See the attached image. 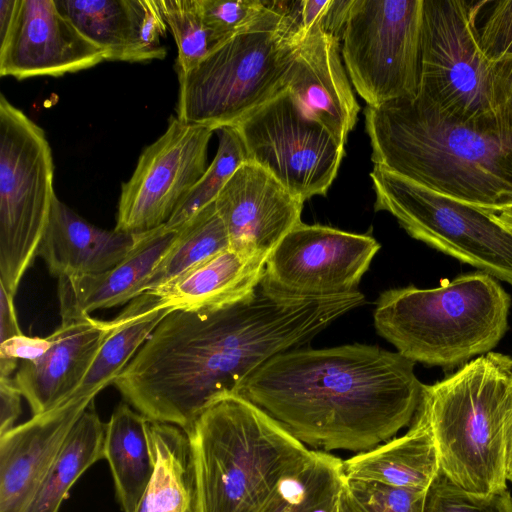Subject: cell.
Here are the masks:
<instances>
[{
    "label": "cell",
    "instance_id": "6da1fadb",
    "mask_svg": "<svg viewBox=\"0 0 512 512\" xmlns=\"http://www.w3.org/2000/svg\"><path fill=\"white\" fill-rule=\"evenodd\" d=\"M414 366L376 345L299 347L264 362L233 393L313 450L360 453L412 422L423 388Z\"/></svg>",
    "mask_w": 512,
    "mask_h": 512
},
{
    "label": "cell",
    "instance_id": "7a4b0ae2",
    "mask_svg": "<svg viewBox=\"0 0 512 512\" xmlns=\"http://www.w3.org/2000/svg\"><path fill=\"white\" fill-rule=\"evenodd\" d=\"M274 351L267 320L249 303L174 310L113 385L147 419L186 432L215 398L233 393Z\"/></svg>",
    "mask_w": 512,
    "mask_h": 512
},
{
    "label": "cell",
    "instance_id": "3957f363",
    "mask_svg": "<svg viewBox=\"0 0 512 512\" xmlns=\"http://www.w3.org/2000/svg\"><path fill=\"white\" fill-rule=\"evenodd\" d=\"M371 159L486 215L512 201V130L449 117L416 97L365 109Z\"/></svg>",
    "mask_w": 512,
    "mask_h": 512
},
{
    "label": "cell",
    "instance_id": "277c9868",
    "mask_svg": "<svg viewBox=\"0 0 512 512\" xmlns=\"http://www.w3.org/2000/svg\"><path fill=\"white\" fill-rule=\"evenodd\" d=\"M195 512H260L312 449L235 393L215 398L189 430Z\"/></svg>",
    "mask_w": 512,
    "mask_h": 512
},
{
    "label": "cell",
    "instance_id": "5b68a950",
    "mask_svg": "<svg viewBox=\"0 0 512 512\" xmlns=\"http://www.w3.org/2000/svg\"><path fill=\"white\" fill-rule=\"evenodd\" d=\"M510 305L496 278L479 270L437 288L386 290L373 319L377 333L407 359L453 368L491 352L508 328Z\"/></svg>",
    "mask_w": 512,
    "mask_h": 512
},
{
    "label": "cell",
    "instance_id": "8992f818",
    "mask_svg": "<svg viewBox=\"0 0 512 512\" xmlns=\"http://www.w3.org/2000/svg\"><path fill=\"white\" fill-rule=\"evenodd\" d=\"M505 355L488 352L444 379L424 385L417 413L433 435L440 472L459 488L507 490L502 400Z\"/></svg>",
    "mask_w": 512,
    "mask_h": 512
},
{
    "label": "cell",
    "instance_id": "52a82bcc",
    "mask_svg": "<svg viewBox=\"0 0 512 512\" xmlns=\"http://www.w3.org/2000/svg\"><path fill=\"white\" fill-rule=\"evenodd\" d=\"M256 26L215 47L192 69L177 73V118L211 127L233 126L284 89L297 42L273 1Z\"/></svg>",
    "mask_w": 512,
    "mask_h": 512
},
{
    "label": "cell",
    "instance_id": "ba28073f",
    "mask_svg": "<svg viewBox=\"0 0 512 512\" xmlns=\"http://www.w3.org/2000/svg\"><path fill=\"white\" fill-rule=\"evenodd\" d=\"M43 129L0 96V284L15 296L34 259L56 193Z\"/></svg>",
    "mask_w": 512,
    "mask_h": 512
},
{
    "label": "cell",
    "instance_id": "9c48e42d",
    "mask_svg": "<svg viewBox=\"0 0 512 512\" xmlns=\"http://www.w3.org/2000/svg\"><path fill=\"white\" fill-rule=\"evenodd\" d=\"M477 9L478 1L423 0L418 97L457 120L502 126L490 61L478 41Z\"/></svg>",
    "mask_w": 512,
    "mask_h": 512
},
{
    "label": "cell",
    "instance_id": "30bf717a",
    "mask_svg": "<svg viewBox=\"0 0 512 512\" xmlns=\"http://www.w3.org/2000/svg\"><path fill=\"white\" fill-rule=\"evenodd\" d=\"M423 0H353L342 40L346 72L367 106L418 96Z\"/></svg>",
    "mask_w": 512,
    "mask_h": 512
},
{
    "label": "cell",
    "instance_id": "8fae6325",
    "mask_svg": "<svg viewBox=\"0 0 512 512\" xmlns=\"http://www.w3.org/2000/svg\"><path fill=\"white\" fill-rule=\"evenodd\" d=\"M370 177L375 211L389 212L411 237L512 286V235L486 215L379 165Z\"/></svg>",
    "mask_w": 512,
    "mask_h": 512
},
{
    "label": "cell",
    "instance_id": "7c38bea8",
    "mask_svg": "<svg viewBox=\"0 0 512 512\" xmlns=\"http://www.w3.org/2000/svg\"><path fill=\"white\" fill-rule=\"evenodd\" d=\"M247 160L269 171L303 202L325 195L337 176L344 145L283 89L233 125Z\"/></svg>",
    "mask_w": 512,
    "mask_h": 512
},
{
    "label": "cell",
    "instance_id": "4fadbf2b",
    "mask_svg": "<svg viewBox=\"0 0 512 512\" xmlns=\"http://www.w3.org/2000/svg\"><path fill=\"white\" fill-rule=\"evenodd\" d=\"M380 247L370 235L300 222L269 254L260 287L296 299L352 293Z\"/></svg>",
    "mask_w": 512,
    "mask_h": 512
},
{
    "label": "cell",
    "instance_id": "5bb4252c",
    "mask_svg": "<svg viewBox=\"0 0 512 512\" xmlns=\"http://www.w3.org/2000/svg\"><path fill=\"white\" fill-rule=\"evenodd\" d=\"M213 132L170 116L165 132L144 148L121 186L115 229L138 234L165 225L206 171Z\"/></svg>",
    "mask_w": 512,
    "mask_h": 512
},
{
    "label": "cell",
    "instance_id": "9a60e30c",
    "mask_svg": "<svg viewBox=\"0 0 512 512\" xmlns=\"http://www.w3.org/2000/svg\"><path fill=\"white\" fill-rule=\"evenodd\" d=\"M102 61L103 51L61 13L55 0H17L11 27L0 39L2 77H59Z\"/></svg>",
    "mask_w": 512,
    "mask_h": 512
},
{
    "label": "cell",
    "instance_id": "2e32d148",
    "mask_svg": "<svg viewBox=\"0 0 512 512\" xmlns=\"http://www.w3.org/2000/svg\"><path fill=\"white\" fill-rule=\"evenodd\" d=\"M303 201L269 171L244 162L215 200L230 247L268 258L301 221Z\"/></svg>",
    "mask_w": 512,
    "mask_h": 512
},
{
    "label": "cell",
    "instance_id": "e0dca14e",
    "mask_svg": "<svg viewBox=\"0 0 512 512\" xmlns=\"http://www.w3.org/2000/svg\"><path fill=\"white\" fill-rule=\"evenodd\" d=\"M71 396L0 436V512H24L73 427L95 400Z\"/></svg>",
    "mask_w": 512,
    "mask_h": 512
},
{
    "label": "cell",
    "instance_id": "ac0fdd59",
    "mask_svg": "<svg viewBox=\"0 0 512 512\" xmlns=\"http://www.w3.org/2000/svg\"><path fill=\"white\" fill-rule=\"evenodd\" d=\"M307 115L345 145L360 107L340 58V42L313 28L298 44L284 80Z\"/></svg>",
    "mask_w": 512,
    "mask_h": 512
},
{
    "label": "cell",
    "instance_id": "d6986e66",
    "mask_svg": "<svg viewBox=\"0 0 512 512\" xmlns=\"http://www.w3.org/2000/svg\"><path fill=\"white\" fill-rule=\"evenodd\" d=\"M114 321L89 316L61 321L39 358L23 361L13 378L33 415L66 401L81 385Z\"/></svg>",
    "mask_w": 512,
    "mask_h": 512
},
{
    "label": "cell",
    "instance_id": "ffe728a7",
    "mask_svg": "<svg viewBox=\"0 0 512 512\" xmlns=\"http://www.w3.org/2000/svg\"><path fill=\"white\" fill-rule=\"evenodd\" d=\"M140 236L95 226L56 196L38 256L58 279L94 275L121 262Z\"/></svg>",
    "mask_w": 512,
    "mask_h": 512
},
{
    "label": "cell",
    "instance_id": "44dd1931",
    "mask_svg": "<svg viewBox=\"0 0 512 512\" xmlns=\"http://www.w3.org/2000/svg\"><path fill=\"white\" fill-rule=\"evenodd\" d=\"M176 234L165 225L141 233L132 251L111 269L94 275L59 278L57 290L61 321L129 303L141 295Z\"/></svg>",
    "mask_w": 512,
    "mask_h": 512
},
{
    "label": "cell",
    "instance_id": "7402d4cb",
    "mask_svg": "<svg viewBox=\"0 0 512 512\" xmlns=\"http://www.w3.org/2000/svg\"><path fill=\"white\" fill-rule=\"evenodd\" d=\"M267 257L228 247L171 283L151 292L174 310L220 308L251 297L260 285Z\"/></svg>",
    "mask_w": 512,
    "mask_h": 512
},
{
    "label": "cell",
    "instance_id": "603a6c76",
    "mask_svg": "<svg viewBox=\"0 0 512 512\" xmlns=\"http://www.w3.org/2000/svg\"><path fill=\"white\" fill-rule=\"evenodd\" d=\"M410 429L343 461L346 478L427 491L440 474L436 444L426 420L415 413Z\"/></svg>",
    "mask_w": 512,
    "mask_h": 512
},
{
    "label": "cell",
    "instance_id": "cb8c5ba5",
    "mask_svg": "<svg viewBox=\"0 0 512 512\" xmlns=\"http://www.w3.org/2000/svg\"><path fill=\"white\" fill-rule=\"evenodd\" d=\"M55 3L103 51L105 61L154 60L142 40L145 0H55Z\"/></svg>",
    "mask_w": 512,
    "mask_h": 512
},
{
    "label": "cell",
    "instance_id": "d4e9b609",
    "mask_svg": "<svg viewBox=\"0 0 512 512\" xmlns=\"http://www.w3.org/2000/svg\"><path fill=\"white\" fill-rule=\"evenodd\" d=\"M146 433L155 467L137 512H195L194 469L186 432L148 419Z\"/></svg>",
    "mask_w": 512,
    "mask_h": 512
},
{
    "label": "cell",
    "instance_id": "484cf974",
    "mask_svg": "<svg viewBox=\"0 0 512 512\" xmlns=\"http://www.w3.org/2000/svg\"><path fill=\"white\" fill-rule=\"evenodd\" d=\"M148 419L128 403L119 404L106 423L105 457L123 512H137L154 473Z\"/></svg>",
    "mask_w": 512,
    "mask_h": 512
},
{
    "label": "cell",
    "instance_id": "4316f807",
    "mask_svg": "<svg viewBox=\"0 0 512 512\" xmlns=\"http://www.w3.org/2000/svg\"><path fill=\"white\" fill-rule=\"evenodd\" d=\"M172 310L160 306L151 293L130 301L113 319L114 326L104 340L75 397H96L114 383L161 320ZM70 396V397H71Z\"/></svg>",
    "mask_w": 512,
    "mask_h": 512
},
{
    "label": "cell",
    "instance_id": "83f0119b",
    "mask_svg": "<svg viewBox=\"0 0 512 512\" xmlns=\"http://www.w3.org/2000/svg\"><path fill=\"white\" fill-rule=\"evenodd\" d=\"M104 423L94 400L73 427L24 512H59L79 477L105 457Z\"/></svg>",
    "mask_w": 512,
    "mask_h": 512
},
{
    "label": "cell",
    "instance_id": "f1b7e54d",
    "mask_svg": "<svg viewBox=\"0 0 512 512\" xmlns=\"http://www.w3.org/2000/svg\"><path fill=\"white\" fill-rule=\"evenodd\" d=\"M343 461L312 449L305 465L278 484L260 512H341L346 481Z\"/></svg>",
    "mask_w": 512,
    "mask_h": 512
},
{
    "label": "cell",
    "instance_id": "f546056e",
    "mask_svg": "<svg viewBox=\"0 0 512 512\" xmlns=\"http://www.w3.org/2000/svg\"><path fill=\"white\" fill-rule=\"evenodd\" d=\"M228 247L229 237L214 201L177 231L172 245L148 278L143 293L171 283Z\"/></svg>",
    "mask_w": 512,
    "mask_h": 512
},
{
    "label": "cell",
    "instance_id": "4dcf8cb0",
    "mask_svg": "<svg viewBox=\"0 0 512 512\" xmlns=\"http://www.w3.org/2000/svg\"><path fill=\"white\" fill-rule=\"evenodd\" d=\"M216 131L219 140L216 155L165 224L169 230L179 231L198 212L213 203L231 176L247 161L244 143L233 126Z\"/></svg>",
    "mask_w": 512,
    "mask_h": 512
},
{
    "label": "cell",
    "instance_id": "1f68e13d",
    "mask_svg": "<svg viewBox=\"0 0 512 512\" xmlns=\"http://www.w3.org/2000/svg\"><path fill=\"white\" fill-rule=\"evenodd\" d=\"M158 2L178 49L177 73L192 69L222 43L206 26L198 0H158Z\"/></svg>",
    "mask_w": 512,
    "mask_h": 512
},
{
    "label": "cell",
    "instance_id": "d6a6232c",
    "mask_svg": "<svg viewBox=\"0 0 512 512\" xmlns=\"http://www.w3.org/2000/svg\"><path fill=\"white\" fill-rule=\"evenodd\" d=\"M426 493L346 478L343 499L349 512H423Z\"/></svg>",
    "mask_w": 512,
    "mask_h": 512
},
{
    "label": "cell",
    "instance_id": "836d02e7",
    "mask_svg": "<svg viewBox=\"0 0 512 512\" xmlns=\"http://www.w3.org/2000/svg\"><path fill=\"white\" fill-rule=\"evenodd\" d=\"M423 512H512V496L508 490L491 494L468 492L440 472L427 490Z\"/></svg>",
    "mask_w": 512,
    "mask_h": 512
},
{
    "label": "cell",
    "instance_id": "e575fe53",
    "mask_svg": "<svg viewBox=\"0 0 512 512\" xmlns=\"http://www.w3.org/2000/svg\"><path fill=\"white\" fill-rule=\"evenodd\" d=\"M202 18L222 42L256 26L268 14L267 0H198Z\"/></svg>",
    "mask_w": 512,
    "mask_h": 512
},
{
    "label": "cell",
    "instance_id": "d590c367",
    "mask_svg": "<svg viewBox=\"0 0 512 512\" xmlns=\"http://www.w3.org/2000/svg\"><path fill=\"white\" fill-rule=\"evenodd\" d=\"M477 28L478 41L489 61L512 55V0L487 1L488 9Z\"/></svg>",
    "mask_w": 512,
    "mask_h": 512
},
{
    "label": "cell",
    "instance_id": "8d00e7d4",
    "mask_svg": "<svg viewBox=\"0 0 512 512\" xmlns=\"http://www.w3.org/2000/svg\"><path fill=\"white\" fill-rule=\"evenodd\" d=\"M51 346L50 336L45 338L15 336L0 344V377H11L18 369L19 360L31 361L42 356Z\"/></svg>",
    "mask_w": 512,
    "mask_h": 512
},
{
    "label": "cell",
    "instance_id": "74e56055",
    "mask_svg": "<svg viewBox=\"0 0 512 512\" xmlns=\"http://www.w3.org/2000/svg\"><path fill=\"white\" fill-rule=\"evenodd\" d=\"M493 101L499 123L512 130V55L490 61Z\"/></svg>",
    "mask_w": 512,
    "mask_h": 512
},
{
    "label": "cell",
    "instance_id": "f35d334b",
    "mask_svg": "<svg viewBox=\"0 0 512 512\" xmlns=\"http://www.w3.org/2000/svg\"><path fill=\"white\" fill-rule=\"evenodd\" d=\"M21 396L11 377H0V436L15 427L21 414Z\"/></svg>",
    "mask_w": 512,
    "mask_h": 512
},
{
    "label": "cell",
    "instance_id": "ab89813d",
    "mask_svg": "<svg viewBox=\"0 0 512 512\" xmlns=\"http://www.w3.org/2000/svg\"><path fill=\"white\" fill-rule=\"evenodd\" d=\"M507 383L502 400V422L505 440L506 477L512 482V357L505 355Z\"/></svg>",
    "mask_w": 512,
    "mask_h": 512
},
{
    "label": "cell",
    "instance_id": "60d3db41",
    "mask_svg": "<svg viewBox=\"0 0 512 512\" xmlns=\"http://www.w3.org/2000/svg\"><path fill=\"white\" fill-rule=\"evenodd\" d=\"M22 334L17 319L14 296L0 284V342Z\"/></svg>",
    "mask_w": 512,
    "mask_h": 512
},
{
    "label": "cell",
    "instance_id": "b9f144b4",
    "mask_svg": "<svg viewBox=\"0 0 512 512\" xmlns=\"http://www.w3.org/2000/svg\"><path fill=\"white\" fill-rule=\"evenodd\" d=\"M486 216L496 225L512 235V201L504 203Z\"/></svg>",
    "mask_w": 512,
    "mask_h": 512
},
{
    "label": "cell",
    "instance_id": "7bdbcfd3",
    "mask_svg": "<svg viewBox=\"0 0 512 512\" xmlns=\"http://www.w3.org/2000/svg\"><path fill=\"white\" fill-rule=\"evenodd\" d=\"M17 5V0H0V39L9 31Z\"/></svg>",
    "mask_w": 512,
    "mask_h": 512
},
{
    "label": "cell",
    "instance_id": "ee69618b",
    "mask_svg": "<svg viewBox=\"0 0 512 512\" xmlns=\"http://www.w3.org/2000/svg\"><path fill=\"white\" fill-rule=\"evenodd\" d=\"M341 512H349V510L346 508V506L344 504V499H343V502H342V511Z\"/></svg>",
    "mask_w": 512,
    "mask_h": 512
}]
</instances>
